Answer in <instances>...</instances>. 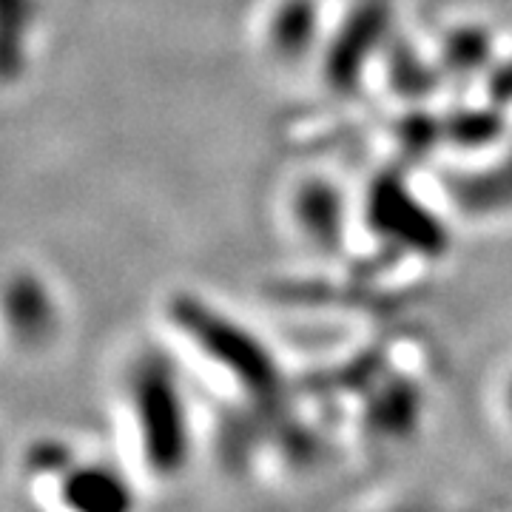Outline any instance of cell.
Masks as SVG:
<instances>
[{
    "label": "cell",
    "mask_w": 512,
    "mask_h": 512,
    "mask_svg": "<svg viewBox=\"0 0 512 512\" xmlns=\"http://www.w3.org/2000/svg\"><path fill=\"white\" fill-rule=\"evenodd\" d=\"M128 416L148 476L157 481L185 476L194 433L183 390L165 362L148 356L128 373Z\"/></svg>",
    "instance_id": "obj_1"
},
{
    "label": "cell",
    "mask_w": 512,
    "mask_h": 512,
    "mask_svg": "<svg viewBox=\"0 0 512 512\" xmlns=\"http://www.w3.org/2000/svg\"><path fill=\"white\" fill-rule=\"evenodd\" d=\"M57 504L66 512H134V493L117 467L80 461L57 478Z\"/></svg>",
    "instance_id": "obj_2"
},
{
    "label": "cell",
    "mask_w": 512,
    "mask_h": 512,
    "mask_svg": "<svg viewBox=\"0 0 512 512\" xmlns=\"http://www.w3.org/2000/svg\"><path fill=\"white\" fill-rule=\"evenodd\" d=\"M3 319L23 345H40L55 333V308L37 279H18L3 296Z\"/></svg>",
    "instance_id": "obj_3"
},
{
    "label": "cell",
    "mask_w": 512,
    "mask_h": 512,
    "mask_svg": "<svg viewBox=\"0 0 512 512\" xmlns=\"http://www.w3.org/2000/svg\"><path fill=\"white\" fill-rule=\"evenodd\" d=\"M504 410H507V419H510L512 424V376L510 382H507V387H504Z\"/></svg>",
    "instance_id": "obj_4"
}]
</instances>
